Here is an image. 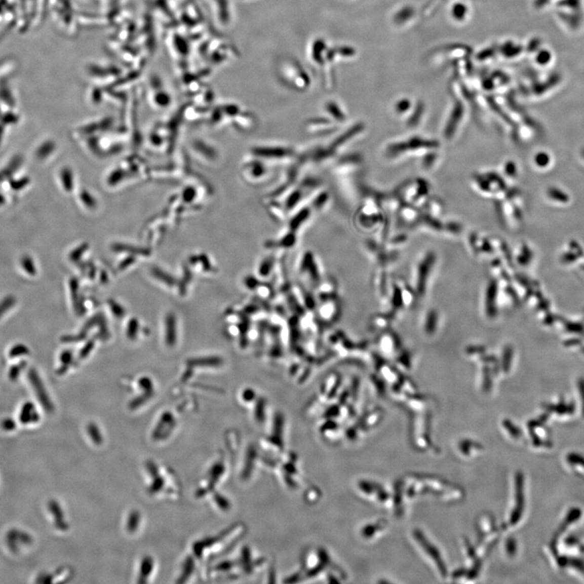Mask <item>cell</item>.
I'll list each match as a JSON object with an SVG mask.
<instances>
[{
	"label": "cell",
	"instance_id": "obj_12",
	"mask_svg": "<svg viewBox=\"0 0 584 584\" xmlns=\"http://www.w3.org/2000/svg\"><path fill=\"white\" fill-rule=\"evenodd\" d=\"M2 425L3 427H5V430H13V427H15V423L11 419H5L3 421Z\"/></svg>",
	"mask_w": 584,
	"mask_h": 584
},
{
	"label": "cell",
	"instance_id": "obj_9",
	"mask_svg": "<svg viewBox=\"0 0 584 584\" xmlns=\"http://www.w3.org/2000/svg\"><path fill=\"white\" fill-rule=\"evenodd\" d=\"M29 354V348L22 343H18L17 344V345H15V346H12L10 351H9V357H10V358H17V357H22V356H27V355Z\"/></svg>",
	"mask_w": 584,
	"mask_h": 584
},
{
	"label": "cell",
	"instance_id": "obj_3",
	"mask_svg": "<svg viewBox=\"0 0 584 584\" xmlns=\"http://www.w3.org/2000/svg\"><path fill=\"white\" fill-rule=\"evenodd\" d=\"M28 379H29L31 386L33 388L35 395L37 396V399L40 401L42 405L44 407V408H46L47 411H51L53 407L51 405L49 395L47 394L43 381H42L41 377L39 376L36 369H33V368H31L29 369V372H28Z\"/></svg>",
	"mask_w": 584,
	"mask_h": 584
},
{
	"label": "cell",
	"instance_id": "obj_5",
	"mask_svg": "<svg viewBox=\"0 0 584 584\" xmlns=\"http://www.w3.org/2000/svg\"><path fill=\"white\" fill-rule=\"evenodd\" d=\"M307 130L311 133H331L332 130L337 129L338 124H336L330 119H313L307 123Z\"/></svg>",
	"mask_w": 584,
	"mask_h": 584
},
{
	"label": "cell",
	"instance_id": "obj_11",
	"mask_svg": "<svg viewBox=\"0 0 584 584\" xmlns=\"http://www.w3.org/2000/svg\"><path fill=\"white\" fill-rule=\"evenodd\" d=\"M23 268L26 271L27 274L29 275H35L36 274V269H35L34 265L32 264L29 259H25L22 262Z\"/></svg>",
	"mask_w": 584,
	"mask_h": 584
},
{
	"label": "cell",
	"instance_id": "obj_2",
	"mask_svg": "<svg viewBox=\"0 0 584 584\" xmlns=\"http://www.w3.org/2000/svg\"><path fill=\"white\" fill-rule=\"evenodd\" d=\"M270 165L261 159L252 156V159L245 160L242 165V175L248 183H259L269 176Z\"/></svg>",
	"mask_w": 584,
	"mask_h": 584
},
{
	"label": "cell",
	"instance_id": "obj_7",
	"mask_svg": "<svg viewBox=\"0 0 584 584\" xmlns=\"http://www.w3.org/2000/svg\"><path fill=\"white\" fill-rule=\"evenodd\" d=\"M39 415L34 405L30 402L25 403L21 408L20 419L22 423H31L38 420Z\"/></svg>",
	"mask_w": 584,
	"mask_h": 584
},
{
	"label": "cell",
	"instance_id": "obj_10",
	"mask_svg": "<svg viewBox=\"0 0 584 584\" xmlns=\"http://www.w3.org/2000/svg\"><path fill=\"white\" fill-rule=\"evenodd\" d=\"M25 366H26L25 361H21V363H20L19 365H14V366L12 367L10 370H9V378H10L12 381H16V380H17L19 376L21 375L23 369H25Z\"/></svg>",
	"mask_w": 584,
	"mask_h": 584
},
{
	"label": "cell",
	"instance_id": "obj_1",
	"mask_svg": "<svg viewBox=\"0 0 584 584\" xmlns=\"http://www.w3.org/2000/svg\"><path fill=\"white\" fill-rule=\"evenodd\" d=\"M251 155L268 164L291 163L299 159V153L292 147L285 145H257L251 149Z\"/></svg>",
	"mask_w": 584,
	"mask_h": 584
},
{
	"label": "cell",
	"instance_id": "obj_4",
	"mask_svg": "<svg viewBox=\"0 0 584 584\" xmlns=\"http://www.w3.org/2000/svg\"><path fill=\"white\" fill-rule=\"evenodd\" d=\"M314 212L309 205L306 206L305 207L300 208L295 214H293V216H291L288 223V230L297 234V232L309 222Z\"/></svg>",
	"mask_w": 584,
	"mask_h": 584
},
{
	"label": "cell",
	"instance_id": "obj_6",
	"mask_svg": "<svg viewBox=\"0 0 584 584\" xmlns=\"http://www.w3.org/2000/svg\"><path fill=\"white\" fill-rule=\"evenodd\" d=\"M325 110H326L328 115L330 116L329 118L335 122L336 124H338V125L343 124L344 121H346V114L338 102L330 101L326 104Z\"/></svg>",
	"mask_w": 584,
	"mask_h": 584
},
{
	"label": "cell",
	"instance_id": "obj_8",
	"mask_svg": "<svg viewBox=\"0 0 584 584\" xmlns=\"http://www.w3.org/2000/svg\"><path fill=\"white\" fill-rule=\"evenodd\" d=\"M16 303H17V299L14 296L9 295V296L4 298L0 301V318H2L3 316L5 315L9 310L12 309Z\"/></svg>",
	"mask_w": 584,
	"mask_h": 584
}]
</instances>
